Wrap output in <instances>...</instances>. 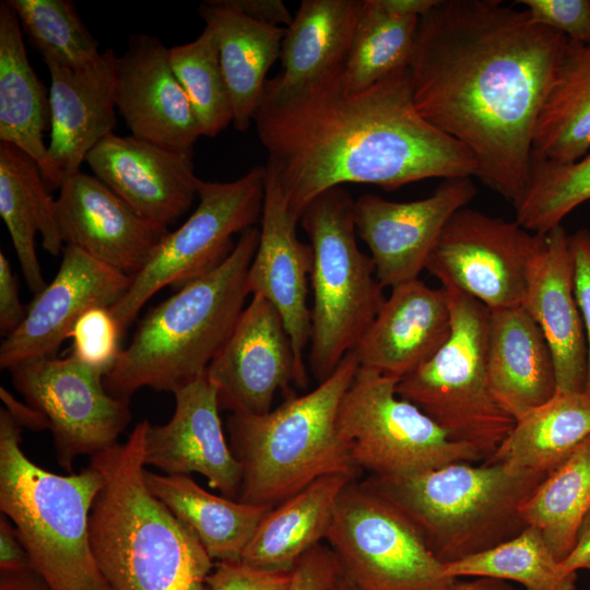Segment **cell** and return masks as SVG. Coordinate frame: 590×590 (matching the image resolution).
I'll use <instances>...</instances> for the list:
<instances>
[{"label":"cell","instance_id":"1","mask_svg":"<svg viewBox=\"0 0 590 590\" xmlns=\"http://www.w3.org/2000/svg\"><path fill=\"white\" fill-rule=\"evenodd\" d=\"M567 43L500 0H439L420 20L408 67L416 110L465 146L475 177L512 204Z\"/></svg>","mask_w":590,"mask_h":590},{"label":"cell","instance_id":"2","mask_svg":"<svg viewBox=\"0 0 590 590\" xmlns=\"http://www.w3.org/2000/svg\"><path fill=\"white\" fill-rule=\"evenodd\" d=\"M342 69L298 86L268 80L253 118L266 168L293 219L299 222L316 197L344 184L396 190L476 176L471 152L416 110L409 68L353 93Z\"/></svg>","mask_w":590,"mask_h":590},{"label":"cell","instance_id":"3","mask_svg":"<svg viewBox=\"0 0 590 590\" xmlns=\"http://www.w3.org/2000/svg\"><path fill=\"white\" fill-rule=\"evenodd\" d=\"M149 421L90 458L103 486L90 514V543L113 590H209L213 559L193 530L149 491Z\"/></svg>","mask_w":590,"mask_h":590},{"label":"cell","instance_id":"4","mask_svg":"<svg viewBox=\"0 0 590 590\" xmlns=\"http://www.w3.org/2000/svg\"><path fill=\"white\" fill-rule=\"evenodd\" d=\"M258 243V228L245 231L222 263L149 310L105 376L110 394L129 400L143 387L174 393L205 374L245 308Z\"/></svg>","mask_w":590,"mask_h":590},{"label":"cell","instance_id":"5","mask_svg":"<svg viewBox=\"0 0 590 590\" xmlns=\"http://www.w3.org/2000/svg\"><path fill=\"white\" fill-rule=\"evenodd\" d=\"M359 367L350 352L317 388L290 393L261 415L232 413L231 449L241 470L238 500L274 507L316 480L333 474L357 480L338 430L340 403Z\"/></svg>","mask_w":590,"mask_h":590},{"label":"cell","instance_id":"6","mask_svg":"<svg viewBox=\"0 0 590 590\" xmlns=\"http://www.w3.org/2000/svg\"><path fill=\"white\" fill-rule=\"evenodd\" d=\"M21 425L0 410V510L14 524L32 569L49 590H113L90 543V514L103 476L87 465L56 474L21 448Z\"/></svg>","mask_w":590,"mask_h":590},{"label":"cell","instance_id":"7","mask_svg":"<svg viewBox=\"0 0 590 590\" xmlns=\"http://www.w3.org/2000/svg\"><path fill=\"white\" fill-rule=\"evenodd\" d=\"M548 474L495 462H455L424 472L363 481L417 528L445 564L491 550L527 524L523 503Z\"/></svg>","mask_w":590,"mask_h":590},{"label":"cell","instance_id":"8","mask_svg":"<svg viewBox=\"0 0 590 590\" xmlns=\"http://www.w3.org/2000/svg\"><path fill=\"white\" fill-rule=\"evenodd\" d=\"M354 203L343 186L334 187L299 219L312 249L308 361L318 384L356 346L386 300L371 257L357 245Z\"/></svg>","mask_w":590,"mask_h":590},{"label":"cell","instance_id":"9","mask_svg":"<svg viewBox=\"0 0 590 590\" xmlns=\"http://www.w3.org/2000/svg\"><path fill=\"white\" fill-rule=\"evenodd\" d=\"M451 332L426 362L402 377L397 394L416 405L451 439L477 449L488 460L509 436L515 418L488 388L486 351L489 309L451 284Z\"/></svg>","mask_w":590,"mask_h":590},{"label":"cell","instance_id":"10","mask_svg":"<svg viewBox=\"0 0 590 590\" xmlns=\"http://www.w3.org/2000/svg\"><path fill=\"white\" fill-rule=\"evenodd\" d=\"M400 379L359 366L338 412V430L353 463L371 476H404L455 462H484L429 416L397 394Z\"/></svg>","mask_w":590,"mask_h":590},{"label":"cell","instance_id":"11","mask_svg":"<svg viewBox=\"0 0 590 590\" xmlns=\"http://www.w3.org/2000/svg\"><path fill=\"white\" fill-rule=\"evenodd\" d=\"M326 540L359 590H449L458 580L414 523L364 482L341 492Z\"/></svg>","mask_w":590,"mask_h":590},{"label":"cell","instance_id":"12","mask_svg":"<svg viewBox=\"0 0 590 590\" xmlns=\"http://www.w3.org/2000/svg\"><path fill=\"white\" fill-rule=\"evenodd\" d=\"M266 175V166H258L233 181H201L197 209L165 236L126 294L110 307L122 334L158 291L179 288L224 261L235 246L233 236L261 219Z\"/></svg>","mask_w":590,"mask_h":590},{"label":"cell","instance_id":"13","mask_svg":"<svg viewBox=\"0 0 590 590\" xmlns=\"http://www.w3.org/2000/svg\"><path fill=\"white\" fill-rule=\"evenodd\" d=\"M10 373L26 404L46 422L57 462L69 473L79 456L116 445L131 421L129 400L107 391L106 373L72 354L30 361Z\"/></svg>","mask_w":590,"mask_h":590},{"label":"cell","instance_id":"14","mask_svg":"<svg viewBox=\"0 0 590 590\" xmlns=\"http://www.w3.org/2000/svg\"><path fill=\"white\" fill-rule=\"evenodd\" d=\"M543 234L516 221L468 206L444 227L427 261L441 284H451L489 310L522 305L529 262Z\"/></svg>","mask_w":590,"mask_h":590},{"label":"cell","instance_id":"15","mask_svg":"<svg viewBox=\"0 0 590 590\" xmlns=\"http://www.w3.org/2000/svg\"><path fill=\"white\" fill-rule=\"evenodd\" d=\"M472 177L444 179L432 194L410 202L365 193L355 200L357 235L365 241L384 287L418 279L451 216L475 197Z\"/></svg>","mask_w":590,"mask_h":590},{"label":"cell","instance_id":"16","mask_svg":"<svg viewBox=\"0 0 590 590\" xmlns=\"http://www.w3.org/2000/svg\"><path fill=\"white\" fill-rule=\"evenodd\" d=\"M220 410L261 415L275 393L297 386L293 345L278 309L252 295L228 339L206 369Z\"/></svg>","mask_w":590,"mask_h":590},{"label":"cell","instance_id":"17","mask_svg":"<svg viewBox=\"0 0 590 590\" xmlns=\"http://www.w3.org/2000/svg\"><path fill=\"white\" fill-rule=\"evenodd\" d=\"M131 281L82 250L64 246L57 274L35 295L20 327L2 341L0 367L10 370L54 356L86 310L110 308L126 294Z\"/></svg>","mask_w":590,"mask_h":590},{"label":"cell","instance_id":"18","mask_svg":"<svg viewBox=\"0 0 590 590\" xmlns=\"http://www.w3.org/2000/svg\"><path fill=\"white\" fill-rule=\"evenodd\" d=\"M64 246L75 247L130 278L149 262L169 233L167 226L133 210L97 177H68L55 199Z\"/></svg>","mask_w":590,"mask_h":590},{"label":"cell","instance_id":"19","mask_svg":"<svg viewBox=\"0 0 590 590\" xmlns=\"http://www.w3.org/2000/svg\"><path fill=\"white\" fill-rule=\"evenodd\" d=\"M266 170L259 243L248 269L247 290L268 299L280 312L293 345L297 387L306 388L304 353L310 338L311 310L307 297L312 249L298 238V222L290 214L276 180Z\"/></svg>","mask_w":590,"mask_h":590},{"label":"cell","instance_id":"20","mask_svg":"<svg viewBox=\"0 0 590 590\" xmlns=\"http://www.w3.org/2000/svg\"><path fill=\"white\" fill-rule=\"evenodd\" d=\"M175 411L163 425L149 424L144 464L168 475H203L222 496L238 499L241 470L227 445L215 386L204 375L174 392Z\"/></svg>","mask_w":590,"mask_h":590},{"label":"cell","instance_id":"21","mask_svg":"<svg viewBox=\"0 0 590 590\" xmlns=\"http://www.w3.org/2000/svg\"><path fill=\"white\" fill-rule=\"evenodd\" d=\"M85 162L102 182L145 219L168 226L190 208L201 184L192 153L111 133Z\"/></svg>","mask_w":590,"mask_h":590},{"label":"cell","instance_id":"22","mask_svg":"<svg viewBox=\"0 0 590 590\" xmlns=\"http://www.w3.org/2000/svg\"><path fill=\"white\" fill-rule=\"evenodd\" d=\"M116 105L132 135L188 153L201 137L168 48L155 36L130 35L128 48L117 57Z\"/></svg>","mask_w":590,"mask_h":590},{"label":"cell","instance_id":"23","mask_svg":"<svg viewBox=\"0 0 590 590\" xmlns=\"http://www.w3.org/2000/svg\"><path fill=\"white\" fill-rule=\"evenodd\" d=\"M522 306L538 323L550 346L557 391L585 392L587 340L575 294L569 235L562 225L542 235L528 266Z\"/></svg>","mask_w":590,"mask_h":590},{"label":"cell","instance_id":"24","mask_svg":"<svg viewBox=\"0 0 590 590\" xmlns=\"http://www.w3.org/2000/svg\"><path fill=\"white\" fill-rule=\"evenodd\" d=\"M450 332L446 292L416 279L391 288L390 296L351 352L359 366L401 379L428 361Z\"/></svg>","mask_w":590,"mask_h":590},{"label":"cell","instance_id":"25","mask_svg":"<svg viewBox=\"0 0 590 590\" xmlns=\"http://www.w3.org/2000/svg\"><path fill=\"white\" fill-rule=\"evenodd\" d=\"M116 60L115 51L107 48L82 68L46 63L50 75L48 151L64 179L81 172L88 152L114 133Z\"/></svg>","mask_w":590,"mask_h":590},{"label":"cell","instance_id":"26","mask_svg":"<svg viewBox=\"0 0 590 590\" xmlns=\"http://www.w3.org/2000/svg\"><path fill=\"white\" fill-rule=\"evenodd\" d=\"M489 312L488 388L516 421L556 394L554 359L540 327L522 305Z\"/></svg>","mask_w":590,"mask_h":590},{"label":"cell","instance_id":"27","mask_svg":"<svg viewBox=\"0 0 590 590\" xmlns=\"http://www.w3.org/2000/svg\"><path fill=\"white\" fill-rule=\"evenodd\" d=\"M50 127L49 97L26 54L16 13L0 3V142L10 143L38 165L47 186L60 189L64 176L54 163L44 133Z\"/></svg>","mask_w":590,"mask_h":590},{"label":"cell","instance_id":"28","mask_svg":"<svg viewBox=\"0 0 590 590\" xmlns=\"http://www.w3.org/2000/svg\"><path fill=\"white\" fill-rule=\"evenodd\" d=\"M199 14L217 45L233 125L238 131H245L253 122L268 81L267 73L281 55L286 27L250 19L222 0L203 2Z\"/></svg>","mask_w":590,"mask_h":590},{"label":"cell","instance_id":"29","mask_svg":"<svg viewBox=\"0 0 590 590\" xmlns=\"http://www.w3.org/2000/svg\"><path fill=\"white\" fill-rule=\"evenodd\" d=\"M37 163L19 148L0 142V215L9 231L21 271L30 291L37 295L45 286L35 250L39 232L44 249L57 256L63 249L55 212Z\"/></svg>","mask_w":590,"mask_h":590},{"label":"cell","instance_id":"30","mask_svg":"<svg viewBox=\"0 0 590 590\" xmlns=\"http://www.w3.org/2000/svg\"><path fill=\"white\" fill-rule=\"evenodd\" d=\"M354 479L322 476L272 507L246 546L241 562L250 566L292 571L298 560L326 539L343 488Z\"/></svg>","mask_w":590,"mask_h":590},{"label":"cell","instance_id":"31","mask_svg":"<svg viewBox=\"0 0 590 590\" xmlns=\"http://www.w3.org/2000/svg\"><path fill=\"white\" fill-rule=\"evenodd\" d=\"M149 491L197 534L214 560H240L266 514L272 508L216 496L191 475L144 472Z\"/></svg>","mask_w":590,"mask_h":590},{"label":"cell","instance_id":"32","mask_svg":"<svg viewBox=\"0 0 590 590\" xmlns=\"http://www.w3.org/2000/svg\"><path fill=\"white\" fill-rule=\"evenodd\" d=\"M365 0H304L281 46L284 85L298 86L341 70Z\"/></svg>","mask_w":590,"mask_h":590},{"label":"cell","instance_id":"33","mask_svg":"<svg viewBox=\"0 0 590 590\" xmlns=\"http://www.w3.org/2000/svg\"><path fill=\"white\" fill-rule=\"evenodd\" d=\"M590 152V44L567 43L536 119L532 161L573 163Z\"/></svg>","mask_w":590,"mask_h":590},{"label":"cell","instance_id":"34","mask_svg":"<svg viewBox=\"0 0 590 590\" xmlns=\"http://www.w3.org/2000/svg\"><path fill=\"white\" fill-rule=\"evenodd\" d=\"M590 436V397L556 392L542 405L516 420L509 436L484 462L515 472L550 474Z\"/></svg>","mask_w":590,"mask_h":590},{"label":"cell","instance_id":"35","mask_svg":"<svg viewBox=\"0 0 590 590\" xmlns=\"http://www.w3.org/2000/svg\"><path fill=\"white\" fill-rule=\"evenodd\" d=\"M590 509V436L551 472L523 503L520 516L536 528L555 557L571 552L579 526Z\"/></svg>","mask_w":590,"mask_h":590},{"label":"cell","instance_id":"36","mask_svg":"<svg viewBox=\"0 0 590 590\" xmlns=\"http://www.w3.org/2000/svg\"><path fill=\"white\" fill-rule=\"evenodd\" d=\"M420 20L387 14L365 0L341 73L344 88L359 92L408 68Z\"/></svg>","mask_w":590,"mask_h":590},{"label":"cell","instance_id":"37","mask_svg":"<svg viewBox=\"0 0 590 590\" xmlns=\"http://www.w3.org/2000/svg\"><path fill=\"white\" fill-rule=\"evenodd\" d=\"M447 574L521 583L526 590H575L577 573L567 571L540 531L527 526L515 538L485 552L446 564Z\"/></svg>","mask_w":590,"mask_h":590},{"label":"cell","instance_id":"38","mask_svg":"<svg viewBox=\"0 0 590 590\" xmlns=\"http://www.w3.org/2000/svg\"><path fill=\"white\" fill-rule=\"evenodd\" d=\"M588 200L590 152L573 163L532 161L527 187L514 203L515 221L533 234H545Z\"/></svg>","mask_w":590,"mask_h":590},{"label":"cell","instance_id":"39","mask_svg":"<svg viewBox=\"0 0 590 590\" xmlns=\"http://www.w3.org/2000/svg\"><path fill=\"white\" fill-rule=\"evenodd\" d=\"M168 56L201 135H217L233 122V109L211 30L204 26L192 42L168 48Z\"/></svg>","mask_w":590,"mask_h":590},{"label":"cell","instance_id":"40","mask_svg":"<svg viewBox=\"0 0 590 590\" xmlns=\"http://www.w3.org/2000/svg\"><path fill=\"white\" fill-rule=\"evenodd\" d=\"M45 63L78 69L101 55L98 42L70 0H5Z\"/></svg>","mask_w":590,"mask_h":590},{"label":"cell","instance_id":"41","mask_svg":"<svg viewBox=\"0 0 590 590\" xmlns=\"http://www.w3.org/2000/svg\"><path fill=\"white\" fill-rule=\"evenodd\" d=\"M122 332L109 307L86 310L73 326L72 355L86 365L107 373L113 368L122 349Z\"/></svg>","mask_w":590,"mask_h":590},{"label":"cell","instance_id":"42","mask_svg":"<svg viewBox=\"0 0 590 590\" xmlns=\"http://www.w3.org/2000/svg\"><path fill=\"white\" fill-rule=\"evenodd\" d=\"M531 19L569 42L590 44V0H519Z\"/></svg>","mask_w":590,"mask_h":590},{"label":"cell","instance_id":"43","mask_svg":"<svg viewBox=\"0 0 590 590\" xmlns=\"http://www.w3.org/2000/svg\"><path fill=\"white\" fill-rule=\"evenodd\" d=\"M292 571L260 569L241 560L217 562L208 577L209 590H288Z\"/></svg>","mask_w":590,"mask_h":590},{"label":"cell","instance_id":"44","mask_svg":"<svg viewBox=\"0 0 590 590\" xmlns=\"http://www.w3.org/2000/svg\"><path fill=\"white\" fill-rule=\"evenodd\" d=\"M339 573L340 568L331 548L318 544L293 568L288 590H331Z\"/></svg>","mask_w":590,"mask_h":590},{"label":"cell","instance_id":"45","mask_svg":"<svg viewBox=\"0 0 590 590\" xmlns=\"http://www.w3.org/2000/svg\"><path fill=\"white\" fill-rule=\"evenodd\" d=\"M575 264V294L580 308L587 340V381L585 392L590 397V232L579 229L569 235Z\"/></svg>","mask_w":590,"mask_h":590},{"label":"cell","instance_id":"46","mask_svg":"<svg viewBox=\"0 0 590 590\" xmlns=\"http://www.w3.org/2000/svg\"><path fill=\"white\" fill-rule=\"evenodd\" d=\"M27 309L19 298L17 283L5 255L0 251V331L4 337L23 322Z\"/></svg>","mask_w":590,"mask_h":590},{"label":"cell","instance_id":"47","mask_svg":"<svg viewBox=\"0 0 590 590\" xmlns=\"http://www.w3.org/2000/svg\"><path fill=\"white\" fill-rule=\"evenodd\" d=\"M33 570L28 554L11 520L0 516V576Z\"/></svg>","mask_w":590,"mask_h":590},{"label":"cell","instance_id":"48","mask_svg":"<svg viewBox=\"0 0 590 590\" xmlns=\"http://www.w3.org/2000/svg\"><path fill=\"white\" fill-rule=\"evenodd\" d=\"M229 8L256 21L287 27L293 21L287 7L281 0H222Z\"/></svg>","mask_w":590,"mask_h":590},{"label":"cell","instance_id":"49","mask_svg":"<svg viewBox=\"0 0 590 590\" xmlns=\"http://www.w3.org/2000/svg\"><path fill=\"white\" fill-rule=\"evenodd\" d=\"M590 563V509L583 517L576 536L575 545L569 555L562 562L567 571L577 573Z\"/></svg>","mask_w":590,"mask_h":590},{"label":"cell","instance_id":"50","mask_svg":"<svg viewBox=\"0 0 590 590\" xmlns=\"http://www.w3.org/2000/svg\"><path fill=\"white\" fill-rule=\"evenodd\" d=\"M387 14L399 17L422 19L427 15L439 0H374Z\"/></svg>","mask_w":590,"mask_h":590},{"label":"cell","instance_id":"51","mask_svg":"<svg viewBox=\"0 0 590 590\" xmlns=\"http://www.w3.org/2000/svg\"><path fill=\"white\" fill-rule=\"evenodd\" d=\"M0 396L5 405L4 409L21 426H26L35 430L47 428L46 422L35 410L15 400L3 387L0 388Z\"/></svg>","mask_w":590,"mask_h":590},{"label":"cell","instance_id":"52","mask_svg":"<svg viewBox=\"0 0 590 590\" xmlns=\"http://www.w3.org/2000/svg\"><path fill=\"white\" fill-rule=\"evenodd\" d=\"M0 590H49L44 579L34 570L0 576Z\"/></svg>","mask_w":590,"mask_h":590},{"label":"cell","instance_id":"53","mask_svg":"<svg viewBox=\"0 0 590 590\" xmlns=\"http://www.w3.org/2000/svg\"><path fill=\"white\" fill-rule=\"evenodd\" d=\"M449 590H519L505 580L475 577L473 580L459 581L457 580Z\"/></svg>","mask_w":590,"mask_h":590},{"label":"cell","instance_id":"54","mask_svg":"<svg viewBox=\"0 0 590 590\" xmlns=\"http://www.w3.org/2000/svg\"><path fill=\"white\" fill-rule=\"evenodd\" d=\"M331 590H359L341 571L339 573Z\"/></svg>","mask_w":590,"mask_h":590},{"label":"cell","instance_id":"55","mask_svg":"<svg viewBox=\"0 0 590 590\" xmlns=\"http://www.w3.org/2000/svg\"><path fill=\"white\" fill-rule=\"evenodd\" d=\"M586 568H587V569H590V563H589V564L587 565V567H586Z\"/></svg>","mask_w":590,"mask_h":590}]
</instances>
